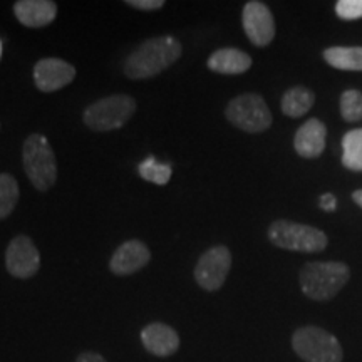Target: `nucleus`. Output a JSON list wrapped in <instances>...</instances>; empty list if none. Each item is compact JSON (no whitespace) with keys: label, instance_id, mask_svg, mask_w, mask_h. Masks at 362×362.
Here are the masks:
<instances>
[{"label":"nucleus","instance_id":"f8f14e48","mask_svg":"<svg viewBox=\"0 0 362 362\" xmlns=\"http://www.w3.org/2000/svg\"><path fill=\"white\" fill-rule=\"evenodd\" d=\"M149 259H151V252L141 240H128L112 253L110 269L112 274L123 277V275H131L141 270L148 265Z\"/></svg>","mask_w":362,"mask_h":362},{"label":"nucleus","instance_id":"0eeeda50","mask_svg":"<svg viewBox=\"0 0 362 362\" xmlns=\"http://www.w3.org/2000/svg\"><path fill=\"white\" fill-rule=\"evenodd\" d=\"M226 119L245 133H262L272 124V112L259 94H242L230 101L225 111Z\"/></svg>","mask_w":362,"mask_h":362},{"label":"nucleus","instance_id":"2eb2a0df","mask_svg":"<svg viewBox=\"0 0 362 362\" xmlns=\"http://www.w3.org/2000/svg\"><path fill=\"white\" fill-rule=\"evenodd\" d=\"M327 128L319 119H309L298 128L293 146L302 158H317L325 149Z\"/></svg>","mask_w":362,"mask_h":362},{"label":"nucleus","instance_id":"4be33fe9","mask_svg":"<svg viewBox=\"0 0 362 362\" xmlns=\"http://www.w3.org/2000/svg\"><path fill=\"white\" fill-rule=\"evenodd\" d=\"M341 115L347 123L362 119V93L356 89L344 90L341 96Z\"/></svg>","mask_w":362,"mask_h":362},{"label":"nucleus","instance_id":"f257e3e1","mask_svg":"<svg viewBox=\"0 0 362 362\" xmlns=\"http://www.w3.org/2000/svg\"><path fill=\"white\" fill-rule=\"evenodd\" d=\"M183 47L171 35L146 40L129 54L124 62V74L133 81L155 78L178 61Z\"/></svg>","mask_w":362,"mask_h":362},{"label":"nucleus","instance_id":"1a4fd4ad","mask_svg":"<svg viewBox=\"0 0 362 362\" xmlns=\"http://www.w3.org/2000/svg\"><path fill=\"white\" fill-rule=\"evenodd\" d=\"M7 272L16 279H30L39 272L40 255L37 247L27 235H17L6 252Z\"/></svg>","mask_w":362,"mask_h":362},{"label":"nucleus","instance_id":"412c9836","mask_svg":"<svg viewBox=\"0 0 362 362\" xmlns=\"http://www.w3.org/2000/svg\"><path fill=\"white\" fill-rule=\"evenodd\" d=\"M139 175L146 181L156 185H166L171 178V166L166 163H160L155 156H149L139 165Z\"/></svg>","mask_w":362,"mask_h":362},{"label":"nucleus","instance_id":"5701e85b","mask_svg":"<svg viewBox=\"0 0 362 362\" xmlns=\"http://www.w3.org/2000/svg\"><path fill=\"white\" fill-rule=\"evenodd\" d=\"M336 13L342 21H357L362 17V0H339Z\"/></svg>","mask_w":362,"mask_h":362},{"label":"nucleus","instance_id":"423d86ee","mask_svg":"<svg viewBox=\"0 0 362 362\" xmlns=\"http://www.w3.org/2000/svg\"><path fill=\"white\" fill-rule=\"evenodd\" d=\"M136 111V101L126 94H115L93 103L84 111V124L89 129L99 131H115L123 128L131 119Z\"/></svg>","mask_w":362,"mask_h":362},{"label":"nucleus","instance_id":"f03ea898","mask_svg":"<svg viewBox=\"0 0 362 362\" xmlns=\"http://www.w3.org/2000/svg\"><path fill=\"white\" fill-rule=\"evenodd\" d=\"M349 267L342 262H310L300 270V288L317 302L330 300L349 282Z\"/></svg>","mask_w":362,"mask_h":362},{"label":"nucleus","instance_id":"39448f33","mask_svg":"<svg viewBox=\"0 0 362 362\" xmlns=\"http://www.w3.org/2000/svg\"><path fill=\"white\" fill-rule=\"evenodd\" d=\"M269 240L275 247L291 252L315 253L327 247V237L324 232L288 220L274 221L269 228Z\"/></svg>","mask_w":362,"mask_h":362},{"label":"nucleus","instance_id":"ddd939ff","mask_svg":"<svg viewBox=\"0 0 362 362\" xmlns=\"http://www.w3.org/2000/svg\"><path fill=\"white\" fill-rule=\"evenodd\" d=\"M141 342L144 349L156 357H170L180 349L178 332L161 322H153L143 327Z\"/></svg>","mask_w":362,"mask_h":362},{"label":"nucleus","instance_id":"20e7f679","mask_svg":"<svg viewBox=\"0 0 362 362\" xmlns=\"http://www.w3.org/2000/svg\"><path fill=\"white\" fill-rule=\"evenodd\" d=\"M292 349L305 362H342L344 359L339 339L317 325L298 327L292 336Z\"/></svg>","mask_w":362,"mask_h":362},{"label":"nucleus","instance_id":"cd10ccee","mask_svg":"<svg viewBox=\"0 0 362 362\" xmlns=\"http://www.w3.org/2000/svg\"><path fill=\"white\" fill-rule=\"evenodd\" d=\"M0 57H2V40H0Z\"/></svg>","mask_w":362,"mask_h":362},{"label":"nucleus","instance_id":"bb28decb","mask_svg":"<svg viewBox=\"0 0 362 362\" xmlns=\"http://www.w3.org/2000/svg\"><path fill=\"white\" fill-rule=\"evenodd\" d=\"M352 200L362 208V189H357V192L352 193Z\"/></svg>","mask_w":362,"mask_h":362},{"label":"nucleus","instance_id":"9d476101","mask_svg":"<svg viewBox=\"0 0 362 362\" xmlns=\"http://www.w3.org/2000/svg\"><path fill=\"white\" fill-rule=\"evenodd\" d=\"M243 29H245L247 37L257 47H265L275 37V21L272 16L270 8L265 4L252 2L245 4L242 13Z\"/></svg>","mask_w":362,"mask_h":362},{"label":"nucleus","instance_id":"aec40b11","mask_svg":"<svg viewBox=\"0 0 362 362\" xmlns=\"http://www.w3.org/2000/svg\"><path fill=\"white\" fill-rule=\"evenodd\" d=\"M19 185L13 176L0 173V220L7 218L19 202Z\"/></svg>","mask_w":362,"mask_h":362},{"label":"nucleus","instance_id":"4468645a","mask_svg":"<svg viewBox=\"0 0 362 362\" xmlns=\"http://www.w3.org/2000/svg\"><path fill=\"white\" fill-rule=\"evenodd\" d=\"M13 13L22 25L39 29L56 19L57 6L51 0H19L13 4Z\"/></svg>","mask_w":362,"mask_h":362},{"label":"nucleus","instance_id":"6ab92c4d","mask_svg":"<svg viewBox=\"0 0 362 362\" xmlns=\"http://www.w3.org/2000/svg\"><path fill=\"white\" fill-rule=\"evenodd\" d=\"M342 165L352 171H362V129H352L342 138Z\"/></svg>","mask_w":362,"mask_h":362},{"label":"nucleus","instance_id":"a878e982","mask_svg":"<svg viewBox=\"0 0 362 362\" xmlns=\"http://www.w3.org/2000/svg\"><path fill=\"white\" fill-rule=\"evenodd\" d=\"M76 362H107V361L104 359L101 354H98V352H83V354H79Z\"/></svg>","mask_w":362,"mask_h":362},{"label":"nucleus","instance_id":"a211bd4d","mask_svg":"<svg viewBox=\"0 0 362 362\" xmlns=\"http://www.w3.org/2000/svg\"><path fill=\"white\" fill-rule=\"evenodd\" d=\"M324 59L336 69L362 71V47H329Z\"/></svg>","mask_w":362,"mask_h":362},{"label":"nucleus","instance_id":"6e6552de","mask_svg":"<svg viewBox=\"0 0 362 362\" xmlns=\"http://www.w3.org/2000/svg\"><path fill=\"white\" fill-rule=\"evenodd\" d=\"M232 267V253L223 245L211 247L203 253L194 269V280L203 291L216 292L223 287Z\"/></svg>","mask_w":362,"mask_h":362},{"label":"nucleus","instance_id":"9b49d317","mask_svg":"<svg viewBox=\"0 0 362 362\" xmlns=\"http://www.w3.org/2000/svg\"><path fill=\"white\" fill-rule=\"evenodd\" d=\"M76 78V67L62 59H40L34 67V83L42 93H54L71 84Z\"/></svg>","mask_w":362,"mask_h":362},{"label":"nucleus","instance_id":"f3484780","mask_svg":"<svg viewBox=\"0 0 362 362\" xmlns=\"http://www.w3.org/2000/svg\"><path fill=\"white\" fill-rule=\"evenodd\" d=\"M315 96L310 89L304 86H297V88L288 89L282 98V112L285 116L300 117L304 116L310 107L314 106Z\"/></svg>","mask_w":362,"mask_h":362},{"label":"nucleus","instance_id":"7ed1b4c3","mask_svg":"<svg viewBox=\"0 0 362 362\" xmlns=\"http://www.w3.org/2000/svg\"><path fill=\"white\" fill-rule=\"evenodd\" d=\"M27 178L39 192H47L57 180V163L51 143L42 134H30L22 148Z\"/></svg>","mask_w":362,"mask_h":362},{"label":"nucleus","instance_id":"b1692460","mask_svg":"<svg viewBox=\"0 0 362 362\" xmlns=\"http://www.w3.org/2000/svg\"><path fill=\"white\" fill-rule=\"evenodd\" d=\"M126 4L139 11H158L165 6V0H126Z\"/></svg>","mask_w":362,"mask_h":362},{"label":"nucleus","instance_id":"dca6fc26","mask_svg":"<svg viewBox=\"0 0 362 362\" xmlns=\"http://www.w3.org/2000/svg\"><path fill=\"white\" fill-rule=\"evenodd\" d=\"M208 67L218 74H243L252 67V57L247 52L233 47L218 49L208 57Z\"/></svg>","mask_w":362,"mask_h":362},{"label":"nucleus","instance_id":"393cba45","mask_svg":"<svg viewBox=\"0 0 362 362\" xmlns=\"http://www.w3.org/2000/svg\"><path fill=\"white\" fill-rule=\"evenodd\" d=\"M320 208L324 211H336L337 210V200L332 193H325L320 198Z\"/></svg>","mask_w":362,"mask_h":362}]
</instances>
